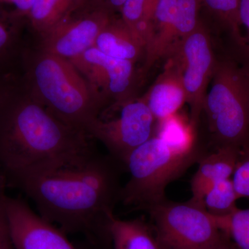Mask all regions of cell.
<instances>
[{"mask_svg":"<svg viewBox=\"0 0 249 249\" xmlns=\"http://www.w3.org/2000/svg\"><path fill=\"white\" fill-rule=\"evenodd\" d=\"M240 151L236 147H218L202 156L191 179V200L204 204L205 195L209 190L217 183L231 178Z\"/></svg>","mask_w":249,"mask_h":249,"instance_id":"7c38bea8","label":"cell"},{"mask_svg":"<svg viewBox=\"0 0 249 249\" xmlns=\"http://www.w3.org/2000/svg\"><path fill=\"white\" fill-rule=\"evenodd\" d=\"M21 66V79L36 99L65 124L88 134L105 102L75 65L45 51L37 57L24 49Z\"/></svg>","mask_w":249,"mask_h":249,"instance_id":"3957f363","label":"cell"},{"mask_svg":"<svg viewBox=\"0 0 249 249\" xmlns=\"http://www.w3.org/2000/svg\"><path fill=\"white\" fill-rule=\"evenodd\" d=\"M195 127L181 116L175 114L160 121L157 137L167 144L183 152H191L201 147L196 146Z\"/></svg>","mask_w":249,"mask_h":249,"instance_id":"ffe728a7","label":"cell"},{"mask_svg":"<svg viewBox=\"0 0 249 249\" xmlns=\"http://www.w3.org/2000/svg\"><path fill=\"white\" fill-rule=\"evenodd\" d=\"M0 200L15 249H76L65 232L25 201L2 193Z\"/></svg>","mask_w":249,"mask_h":249,"instance_id":"9c48e42d","label":"cell"},{"mask_svg":"<svg viewBox=\"0 0 249 249\" xmlns=\"http://www.w3.org/2000/svg\"><path fill=\"white\" fill-rule=\"evenodd\" d=\"M177 3L178 0H157L145 49L147 68L163 55L171 53L177 46L175 30Z\"/></svg>","mask_w":249,"mask_h":249,"instance_id":"4fadbf2b","label":"cell"},{"mask_svg":"<svg viewBox=\"0 0 249 249\" xmlns=\"http://www.w3.org/2000/svg\"><path fill=\"white\" fill-rule=\"evenodd\" d=\"M0 249H15L0 200Z\"/></svg>","mask_w":249,"mask_h":249,"instance_id":"83f0119b","label":"cell"},{"mask_svg":"<svg viewBox=\"0 0 249 249\" xmlns=\"http://www.w3.org/2000/svg\"><path fill=\"white\" fill-rule=\"evenodd\" d=\"M71 62L87 76L100 97L102 92L105 101L107 97H114L117 103L128 100L127 93L133 82V62L109 56L95 47Z\"/></svg>","mask_w":249,"mask_h":249,"instance_id":"8fae6325","label":"cell"},{"mask_svg":"<svg viewBox=\"0 0 249 249\" xmlns=\"http://www.w3.org/2000/svg\"><path fill=\"white\" fill-rule=\"evenodd\" d=\"M238 199L232 178H228L209 190L203 201L210 213L214 216H224L237 209L236 201Z\"/></svg>","mask_w":249,"mask_h":249,"instance_id":"7402d4cb","label":"cell"},{"mask_svg":"<svg viewBox=\"0 0 249 249\" xmlns=\"http://www.w3.org/2000/svg\"><path fill=\"white\" fill-rule=\"evenodd\" d=\"M115 15L87 5L44 36L43 51L71 61L94 46L100 33Z\"/></svg>","mask_w":249,"mask_h":249,"instance_id":"30bf717a","label":"cell"},{"mask_svg":"<svg viewBox=\"0 0 249 249\" xmlns=\"http://www.w3.org/2000/svg\"><path fill=\"white\" fill-rule=\"evenodd\" d=\"M156 2L157 0H126L121 11V18L143 47L148 36L147 22Z\"/></svg>","mask_w":249,"mask_h":249,"instance_id":"44dd1931","label":"cell"},{"mask_svg":"<svg viewBox=\"0 0 249 249\" xmlns=\"http://www.w3.org/2000/svg\"><path fill=\"white\" fill-rule=\"evenodd\" d=\"M214 149L249 145V67L230 54L217 60L202 112Z\"/></svg>","mask_w":249,"mask_h":249,"instance_id":"277c9868","label":"cell"},{"mask_svg":"<svg viewBox=\"0 0 249 249\" xmlns=\"http://www.w3.org/2000/svg\"><path fill=\"white\" fill-rule=\"evenodd\" d=\"M206 249H237L232 243V241L229 238V236L225 233L222 240L217 242L216 245L209 247Z\"/></svg>","mask_w":249,"mask_h":249,"instance_id":"f546056e","label":"cell"},{"mask_svg":"<svg viewBox=\"0 0 249 249\" xmlns=\"http://www.w3.org/2000/svg\"><path fill=\"white\" fill-rule=\"evenodd\" d=\"M107 232L112 249H161L153 228L142 218L121 219L113 214Z\"/></svg>","mask_w":249,"mask_h":249,"instance_id":"2e32d148","label":"cell"},{"mask_svg":"<svg viewBox=\"0 0 249 249\" xmlns=\"http://www.w3.org/2000/svg\"><path fill=\"white\" fill-rule=\"evenodd\" d=\"M116 107L119 115L110 120L98 119L88 134L102 142L109 155L124 165L131 152L155 136L156 120L145 98L116 103Z\"/></svg>","mask_w":249,"mask_h":249,"instance_id":"52a82bcc","label":"cell"},{"mask_svg":"<svg viewBox=\"0 0 249 249\" xmlns=\"http://www.w3.org/2000/svg\"><path fill=\"white\" fill-rule=\"evenodd\" d=\"M222 29L227 32L231 42V52L233 53L241 42L239 20L240 0H201Z\"/></svg>","mask_w":249,"mask_h":249,"instance_id":"d6986e66","label":"cell"},{"mask_svg":"<svg viewBox=\"0 0 249 249\" xmlns=\"http://www.w3.org/2000/svg\"><path fill=\"white\" fill-rule=\"evenodd\" d=\"M144 98L155 120L159 121L177 114L186 102L181 77L173 61Z\"/></svg>","mask_w":249,"mask_h":249,"instance_id":"5bb4252c","label":"cell"},{"mask_svg":"<svg viewBox=\"0 0 249 249\" xmlns=\"http://www.w3.org/2000/svg\"><path fill=\"white\" fill-rule=\"evenodd\" d=\"M201 0H178L175 30L177 43L190 35L199 25Z\"/></svg>","mask_w":249,"mask_h":249,"instance_id":"cb8c5ba5","label":"cell"},{"mask_svg":"<svg viewBox=\"0 0 249 249\" xmlns=\"http://www.w3.org/2000/svg\"><path fill=\"white\" fill-rule=\"evenodd\" d=\"M232 181L239 199L249 197V145L241 150Z\"/></svg>","mask_w":249,"mask_h":249,"instance_id":"484cf974","label":"cell"},{"mask_svg":"<svg viewBox=\"0 0 249 249\" xmlns=\"http://www.w3.org/2000/svg\"><path fill=\"white\" fill-rule=\"evenodd\" d=\"M218 225L237 249H249V209L237 208L231 213L215 216Z\"/></svg>","mask_w":249,"mask_h":249,"instance_id":"603a6c76","label":"cell"},{"mask_svg":"<svg viewBox=\"0 0 249 249\" xmlns=\"http://www.w3.org/2000/svg\"><path fill=\"white\" fill-rule=\"evenodd\" d=\"M89 4L88 0H34L27 18L42 37L73 13Z\"/></svg>","mask_w":249,"mask_h":249,"instance_id":"ac0fdd59","label":"cell"},{"mask_svg":"<svg viewBox=\"0 0 249 249\" xmlns=\"http://www.w3.org/2000/svg\"><path fill=\"white\" fill-rule=\"evenodd\" d=\"M126 0H88L89 4L109 11L112 14L120 12Z\"/></svg>","mask_w":249,"mask_h":249,"instance_id":"f1b7e54d","label":"cell"},{"mask_svg":"<svg viewBox=\"0 0 249 249\" xmlns=\"http://www.w3.org/2000/svg\"><path fill=\"white\" fill-rule=\"evenodd\" d=\"M122 163L97 153L88 160L38 174L19 177L8 185L32 200L37 213L65 233L106 237L107 224L120 201Z\"/></svg>","mask_w":249,"mask_h":249,"instance_id":"7a4b0ae2","label":"cell"},{"mask_svg":"<svg viewBox=\"0 0 249 249\" xmlns=\"http://www.w3.org/2000/svg\"><path fill=\"white\" fill-rule=\"evenodd\" d=\"M34 0H0V9L25 20Z\"/></svg>","mask_w":249,"mask_h":249,"instance_id":"4316f807","label":"cell"},{"mask_svg":"<svg viewBox=\"0 0 249 249\" xmlns=\"http://www.w3.org/2000/svg\"><path fill=\"white\" fill-rule=\"evenodd\" d=\"M202 147L191 152L176 150L157 136L129 154L124 165L129 178L122 187L120 201L146 211L165 200V189L206 153Z\"/></svg>","mask_w":249,"mask_h":249,"instance_id":"5b68a950","label":"cell"},{"mask_svg":"<svg viewBox=\"0 0 249 249\" xmlns=\"http://www.w3.org/2000/svg\"><path fill=\"white\" fill-rule=\"evenodd\" d=\"M24 21L0 9V78L18 76L24 47L21 31Z\"/></svg>","mask_w":249,"mask_h":249,"instance_id":"e0dca14e","label":"cell"},{"mask_svg":"<svg viewBox=\"0 0 249 249\" xmlns=\"http://www.w3.org/2000/svg\"><path fill=\"white\" fill-rule=\"evenodd\" d=\"M93 47L109 56L133 62L142 53H145V49L140 41L124 19L116 15L100 33Z\"/></svg>","mask_w":249,"mask_h":249,"instance_id":"9a60e30c","label":"cell"},{"mask_svg":"<svg viewBox=\"0 0 249 249\" xmlns=\"http://www.w3.org/2000/svg\"><path fill=\"white\" fill-rule=\"evenodd\" d=\"M239 20L242 37L240 45L232 56L249 67V0H240Z\"/></svg>","mask_w":249,"mask_h":249,"instance_id":"d4e9b609","label":"cell"},{"mask_svg":"<svg viewBox=\"0 0 249 249\" xmlns=\"http://www.w3.org/2000/svg\"><path fill=\"white\" fill-rule=\"evenodd\" d=\"M161 249H206L225 233L204 204L165 200L146 210Z\"/></svg>","mask_w":249,"mask_h":249,"instance_id":"8992f818","label":"cell"},{"mask_svg":"<svg viewBox=\"0 0 249 249\" xmlns=\"http://www.w3.org/2000/svg\"><path fill=\"white\" fill-rule=\"evenodd\" d=\"M11 78V76L6 77V78H0V96H1V93L4 91L6 87L7 86L8 83H9Z\"/></svg>","mask_w":249,"mask_h":249,"instance_id":"4dcf8cb0","label":"cell"},{"mask_svg":"<svg viewBox=\"0 0 249 249\" xmlns=\"http://www.w3.org/2000/svg\"><path fill=\"white\" fill-rule=\"evenodd\" d=\"M191 109L190 122L196 128L202 113L203 105L217 60L204 28L196 30L180 41L172 53Z\"/></svg>","mask_w":249,"mask_h":249,"instance_id":"ba28073f","label":"cell"},{"mask_svg":"<svg viewBox=\"0 0 249 249\" xmlns=\"http://www.w3.org/2000/svg\"><path fill=\"white\" fill-rule=\"evenodd\" d=\"M91 137L53 115L20 76L0 96V178L19 177L74 164L98 153Z\"/></svg>","mask_w":249,"mask_h":249,"instance_id":"6da1fadb","label":"cell"}]
</instances>
